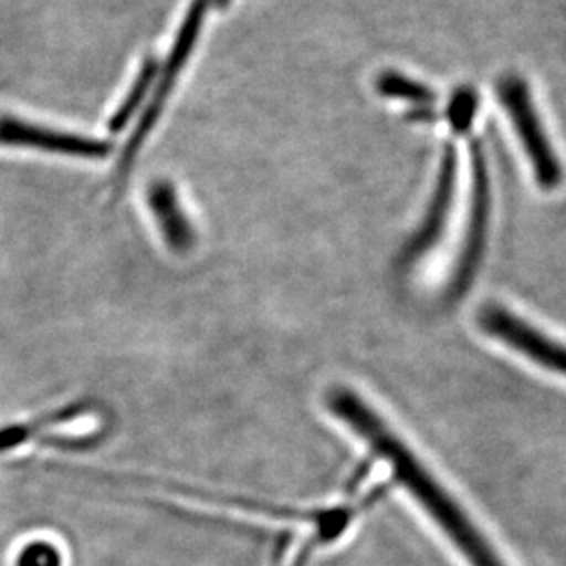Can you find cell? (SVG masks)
Here are the masks:
<instances>
[{"mask_svg":"<svg viewBox=\"0 0 566 566\" xmlns=\"http://www.w3.org/2000/svg\"><path fill=\"white\" fill-rule=\"evenodd\" d=\"M327 409L348 429L354 430L360 440L366 441L377 457L387 460L399 484L434 518V523L446 532L469 565L506 566L462 506L436 482L415 452L394 434V430L379 418L376 410L368 407L357 394L346 388L333 390L327 396Z\"/></svg>","mask_w":566,"mask_h":566,"instance_id":"1","label":"cell"},{"mask_svg":"<svg viewBox=\"0 0 566 566\" xmlns=\"http://www.w3.org/2000/svg\"><path fill=\"white\" fill-rule=\"evenodd\" d=\"M496 98L506 111L507 118L512 120L513 129L517 132L537 185L546 191L559 188L563 182V166L543 127L526 80L518 74H504L496 82Z\"/></svg>","mask_w":566,"mask_h":566,"instance_id":"2","label":"cell"},{"mask_svg":"<svg viewBox=\"0 0 566 566\" xmlns=\"http://www.w3.org/2000/svg\"><path fill=\"white\" fill-rule=\"evenodd\" d=\"M212 0H193L190 10L186 13L185 21L180 24L179 33L175 38L174 46L169 50L168 61L164 65L163 74L157 77V88L153 98L149 99L147 109L144 111L137 129L133 133L132 138L127 142L126 153L122 157L120 168H118V177L116 185H120V180L126 179L129 169H132L133 160L137 157L138 149L146 142L147 135L151 133L153 127L157 124L158 116L163 113L164 104L168 99L169 93L175 85V77L179 76L182 66L191 55V50L196 46L197 38L201 32L205 15L210 8Z\"/></svg>","mask_w":566,"mask_h":566,"instance_id":"3","label":"cell"},{"mask_svg":"<svg viewBox=\"0 0 566 566\" xmlns=\"http://www.w3.org/2000/svg\"><path fill=\"white\" fill-rule=\"evenodd\" d=\"M471 153V202H469L468 232L463 245L462 260L451 283L449 298H460L468 291L484 252L485 232L490 221V174L484 149L479 140L469 144Z\"/></svg>","mask_w":566,"mask_h":566,"instance_id":"4","label":"cell"},{"mask_svg":"<svg viewBox=\"0 0 566 566\" xmlns=\"http://www.w3.org/2000/svg\"><path fill=\"white\" fill-rule=\"evenodd\" d=\"M479 322L480 327L491 337L506 343L510 348L517 349L537 365L566 377V346L537 332L506 307L488 305L480 311Z\"/></svg>","mask_w":566,"mask_h":566,"instance_id":"5","label":"cell"},{"mask_svg":"<svg viewBox=\"0 0 566 566\" xmlns=\"http://www.w3.org/2000/svg\"><path fill=\"white\" fill-rule=\"evenodd\" d=\"M0 146L28 147L77 158H105L111 153L109 142L54 132L13 116H0Z\"/></svg>","mask_w":566,"mask_h":566,"instance_id":"6","label":"cell"},{"mask_svg":"<svg viewBox=\"0 0 566 566\" xmlns=\"http://www.w3.org/2000/svg\"><path fill=\"white\" fill-rule=\"evenodd\" d=\"M457 149L451 144H447L443 155H441L434 196H432L429 210H427V216H424L423 223H421L420 232L416 234L415 240L410 241L409 249L405 252V263H415L423 252L430 251L440 238L441 229H443L449 210H451L454 185H457Z\"/></svg>","mask_w":566,"mask_h":566,"instance_id":"7","label":"cell"},{"mask_svg":"<svg viewBox=\"0 0 566 566\" xmlns=\"http://www.w3.org/2000/svg\"><path fill=\"white\" fill-rule=\"evenodd\" d=\"M147 205L169 251L177 254L190 251L196 235L174 185L169 180H155L147 190Z\"/></svg>","mask_w":566,"mask_h":566,"instance_id":"8","label":"cell"},{"mask_svg":"<svg viewBox=\"0 0 566 566\" xmlns=\"http://www.w3.org/2000/svg\"><path fill=\"white\" fill-rule=\"evenodd\" d=\"M377 93L387 98L401 99L418 109H429L436 102V93L423 83L410 80L401 72L387 71L379 74L376 82Z\"/></svg>","mask_w":566,"mask_h":566,"instance_id":"9","label":"cell"},{"mask_svg":"<svg viewBox=\"0 0 566 566\" xmlns=\"http://www.w3.org/2000/svg\"><path fill=\"white\" fill-rule=\"evenodd\" d=\"M82 412L83 407H80V405H72V407H66V409L50 412V415L43 416V418H39V420L28 421V423L22 424H13V427L0 430V454L6 451H11V449H15L17 446H21L24 441L32 440L33 436L39 434V432H43L44 429L54 427V424L63 423V421L72 420V418H76V416L82 415Z\"/></svg>","mask_w":566,"mask_h":566,"instance_id":"10","label":"cell"},{"mask_svg":"<svg viewBox=\"0 0 566 566\" xmlns=\"http://www.w3.org/2000/svg\"><path fill=\"white\" fill-rule=\"evenodd\" d=\"M158 63L155 60H147L138 72L137 80L133 83L132 91L127 93L126 99L122 102L120 107L116 109L115 115L111 116L109 132L120 133L126 129L127 124L132 122L133 116L137 113L142 102L146 98L153 83L157 82Z\"/></svg>","mask_w":566,"mask_h":566,"instance_id":"11","label":"cell"},{"mask_svg":"<svg viewBox=\"0 0 566 566\" xmlns=\"http://www.w3.org/2000/svg\"><path fill=\"white\" fill-rule=\"evenodd\" d=\"M479 93L473 87H458L447 105V118L452 132L468 135L473 126L474 116L479 113Z\"/></svg>","mask_w":566,"mask_h":566,"instance_id":"12","label":"cell"},{"mask_svg":"<svg viewBox=\"0 0 566 566\" xmlns=\"http://www.w3.org/2000/svg\"><path fill=\"white\" fill-rule=\"evenodd\" d=\"M17 566H61L60 552L49 543H33L21 552Z\"/></svg>","mask_w":566,"mask_h":566,"instance_id":"13","label":"cell"}]
</instances>
